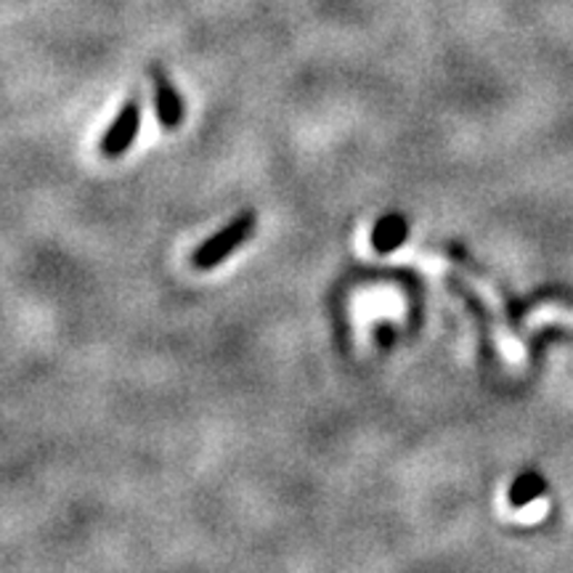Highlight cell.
<instances>
[{
	"label": "cell",
	"mask_w": 573,
	"mask_h": 573,
	"mask_svg": "<svg viewBox=\"0 0 573 573\" xmlns=\"http://www.w3.org/2000/svg\"><path fill=\"white\" fill-rule=\"evenodd\" d=\"M258 227V215L252 213V210H244L242 215H237L234 221L227 223L218 234H213L208 239V242H202L200 248H197L194 258H191V263H194V269L200 271H210L215 269V265H221L231 252L242 248L244 242L252 237V231Z\"/></svg>",
	"instance_id": "6da1fadb"
},
{
	"label": "cell",
	"mask_w": 573,
	"mask_h": 573,
	"mask_svg": "<svg viewBox=\"0 0 573 573\" xmlns=\"http://www.w3.org/2000/svg\"><path fill=\"white\" fill-rule=\"evenodd\" d=\"M139 128H141L139 99H128L125 104H122L118 118H114L112 125H109L104 139H101V154L109 157V160L125 154L128 149L133 147L135 135H139Z\"/></svg>",
	"instance_id": "7a4b0ae2"
},
{
	"label": "cell",
	"mask_w": 573,
	"mask_h": 573,
	"mask_svg": "<svg viewBox=\"0 0 573 573\" xmlns=\"http://www.w3.org/2000/svg\"><path fill=\"white\" fill-rule=\"evenodd\" d=\"M152 80H154V99H157V118H160V125L165 131H173V128L181 125L183 120V101L179 91H175L173 83L160 67H152Z\"/></svg>",
	"instance_id": "3957f363"
},
{
	"label": "cell",
	"mask_w": 573,
	"mask_h": 573,
	"mask_svg": "<svg viewBox=\"0 0 573 573\" xmlns=\"http://www.w3.org/2000/svg\"><path fill=\"white\" fill-rule=\"evenodd\" d=\"M406 237H409L406 218L399 213H391L378 221V227L372 231V244L378 252H393L395 248H401V244L406 242Z\"/></svg>",
	"instance_id": "277c9868"
},
{
	"label": "cell",
	"mask_w": 573,
	"mask_h": 573,
	"mask_svg": "<svg viewBox=\"0 0 573 573\" xmlns=\"http://www.w3.org/2000/svg\"><path fill=\"white\" fill-rule=\"evenodd\" d=\"M547 324H565L573 326V309L563 303H542L536 311L525 316V330H539Z\"/></svg>",
	"instance_id": "5b68a950"
}]
</instances>
